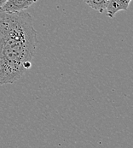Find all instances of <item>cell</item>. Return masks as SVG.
Wrapping results in <instances>:
<instances>
[{"label": "cell", "mask_w": 133, "mask_h": 148, "mask_svg": "<svg viewBox=\"0 0 133 148\" xmlns=\"http://www.w3.org/2000/svg\"><path fill=\"white\" fill-rule=\"evenodd\" d=\"M38 44V33L28 12L0 10V85L22 78L32 67Z\"/></svg>", "instance_id": "obj_1"}, {"label": "cell", "mask_w": 133, "mask_h": 148, "mask_svg": "<svg viewBox=\"0 0 133 148\" xmlns=\"http://www.w3.org/2000/svg\"><path fill=\"white\" fill-rule=\"evenodd\" d=\"M38 0H8L0 10L5 12H18L28 9Z\"/></svg>", "instance_id": "obj_2"}, {"label": "cell", "mask_w": 133, "mask_h": 148, "mask_svg": "<svg viewBox=\"0 0 133 148\" xmlns=\"http://www.w3.org/2000/svg\"><path fill=\"white\" fill-rule=\"evenodd\" d=\"M132 0H109L106 11L109 18H113L119 11H126Z\"/></svg>", "instance_id": "obj_3"}, {"label": "cell", "mask_w": 133, "mask_h": 148, "mask_svg": "<svg viewBox=\"0 0 133 148\" xmlns=\"http://www.w3.org/2000/svg\"><path fill=\"white\" fill-rule=\"evenodd\" d=\"M84 1L89 7L98 11L99 13H102L105 11L109 3V0H84Z\"/></svg>", "instance_id": "obj_4"}, {"label": "cell", "mask_w": 133, "mask_h": 148, "mask_svg": "<svg viewBox=\"0 0 133 148\" xmlns=\"http://www.w3.org/2000/svg\"><path fill=\"white\" fill-rule=\"evenodd\" d=\"M7 1H8V0H0V8H1Z\"/></svg>", "instance_id": "obj_5"}]
</instances>
